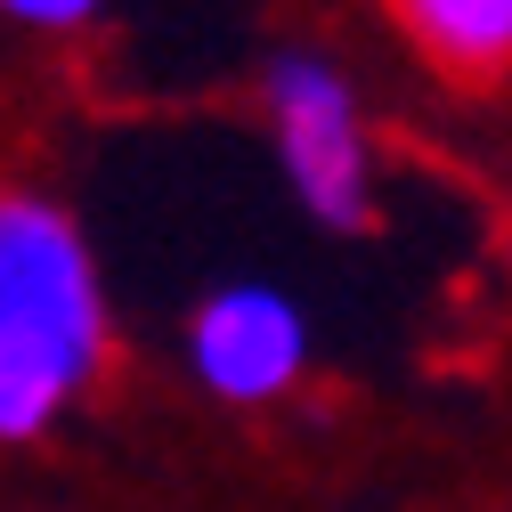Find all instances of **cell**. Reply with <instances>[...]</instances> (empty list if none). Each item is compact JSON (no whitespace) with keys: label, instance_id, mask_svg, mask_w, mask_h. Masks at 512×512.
<instances>
[{"label":"cell","instance_id":"cell-1","mask_svg":"<svg viewBox=\"0 0 512 512\" xmlns=\"http://www.w3.org/2000/svg\"><path fill=\"white\" fill-rule=\"evenodd\" d=\"M106 285L74 228L33 187H0V439H41L106 374Z\"/></svg>","mask_w":512,"mask_h":512},{"label":"cell","instance_id":"cell-2","mask_svg":"<svg viewBox=\"0 0 512 512\" xmlns=\"http://www.w3.org/2000/svg\"><path fill=\"white\" fill-rule=\"evenodd\" d=\"M269 122H277V163L317 228H366L374 220V155H366V114L342 66L309 49L269 57L261 74Z\"/></svg>","mask_w":512,"mask_h":512},{"label":"cell","instance_id":"cell-5","mask_svg":"<svg viewBox=\"0 0 512 512\" xmlns=\"http://www.w3.org/2000/svg\"><path fill=\"white\" fill-rule=\"evenodd\" d=\"M9 17H25V25H41V33H74V25H90L106 0H0Z\"/></svg>","mask_w":512,"mask_h":512},{"label":"cell","instance_id":"cell-3","mask_svg":"<svg viewBox=\"0 0 512 512\" xmlns=\"http://www.w3.org/2000/svg\"><path fill=\"white\" fill-rule=\"evenodd\" d=\"M187 374L220 407H269L309 374V317L285 285H220L187 317Z\"/></svg>","mask_w":512,"mask_h":512},{"label":"cell","instance_id":"cell-4","mask_svg":"<svg viewBox=\"0 0 512 512\" xmlns=\"http://www.w3.org/2000/svg\"><path fill=\"white\" fill-rule=\"evenodd\" d=\"M391 17L439 74H512V0H391Z\"/></svg>","mask_w":512,"mask_h":512}]
</instances>
